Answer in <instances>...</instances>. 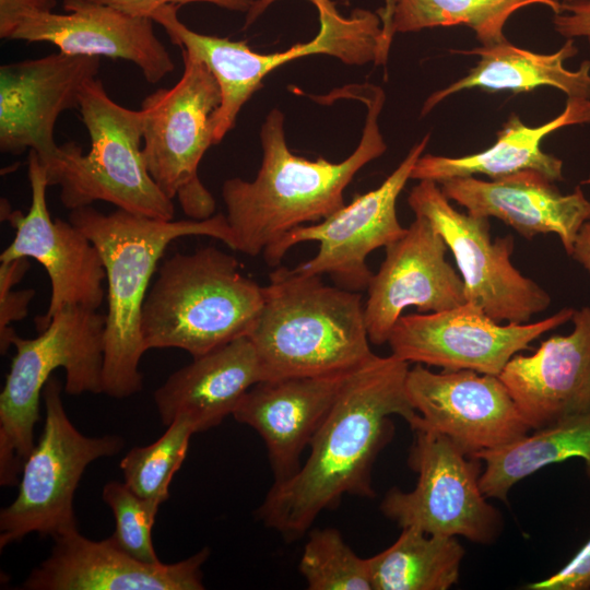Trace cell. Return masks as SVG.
<instances>
[{
  "instance_id": "f1b7e54d",
  "label": "cell",
  "mask_w": 590,
  "mask_h": 590,
  "mask_svg": "<svg viewBox=\"0 0 590 590\" xmlns=\"http://www.w3.org/2000/svg\"><path fill=\"white\" fill-rule=\"evenodd\" d=\"M533 4L545 5L554 14L560 10V0H386L378 13L392 36L464 25L475 33L482 46H492L507 40L504 27L510 16Z\"/></svg>"
},
{
  "instance_id": "6da1fadb",
  "label": "cell",
  "mask_w": 590,
  "mask_h": 590,
  "mask_svg": "<svg viewBox=\"0 0 590 590\" xmlns=\"http://www.w3.org/2000/svg\"><path fill=\"white\" fill-rule=\"evenodd\" d=\"M409 364L393 354L375 355L349 374L305 463L291 479L273 483L258 508L266 527L296 541L344 495L375 496L371 471L392 437L390 416H402L413 430L422 423L406 394Z\"/></svg>"
},
{
  "instance_id": "836d02e7",
  "label": "cell",
  "mask_w": 590,
  "mask_h": 590,
  "mask_svg": "<svg viewBox=\"0 0 590 590\" xmlns=\"http://www.w3.org/2000/svg\"><path fill=\"white\" fill-rule=\"evenodd\" d=\"M531 590H588L590 589V539L560 570L551 577L530 583Z\"/></svg>"
},
{
  "instance_id": "e575fe53",
  "label": "cell",
  "mask_w": 590,
  "mask_h": 590,
  "mask_svg": "<svg viewBox=\"0 0 590 590\" xmlns=\"http://www.w3.org/2000/svg\"><path fill=\"white\" fill-rule=\"evenodd\" d=\"M115 7L127 13L150 16L156 9L166 4L185 5L204 2L217 5L228 11L247 13L256 0H90Z\"/></svg>"
},
{
  "instance_id": "30bf717a",
  "label": "cell",
  "mask_w": 590,
  "mask_h": 590,
  "mask_svg": "<svg viewBox=\"0 0 590 590\" xmlns=\"http://www.w3.org/2000/svg\"><path fill=\"white\" fill-rule=\"evenodd\" d=\"M414 434L409 465L418 474L416 486L411 492L389 489L380 504L382 514L402 529L493 542L502 516L481 489V460L434 429L417 428Z\"/></svg>"
},
{
  "instance_id": "4fadbf2b",
  "label": "cell",
  "mask_w": 590,
  "mask_h": 590,
  "mask_svg": "<svg viewBox=\"0 0 590 590\" xmlns=\"http://www.w3.org/2000/svg\"><path fill=\"white\" fill-rule=\"evenodd\" d=\"M574 311L566 307L535 322L499 324L480 306L465 302L438 312L402 315L387 343L391 354L408 363L499 376L514 355L570 321Z\"/></svg>"
},
{
  "instance_id": "ba28073f",
  "label": "cell",
  "mask_w": 590,
  "mask_h": 590,
  "mask_svg": "<svg viewBox=\"0 0 590 590\" xmlns=\"http://www.w3.org/2000/svg\"><path fill=\"white\" fill-rule=\"evenodd\" d=\"M62 389L55 376L43 389V432L24 462L15 499L0 511L1 550L32 533L54 539L78 529L73 502L84 471L125 446L118 435H83L64 410Z\"/></svg>"
},
{
  "instance_id": "9c48e42d",
  "label": "cell",
  "mask_w": 590,
  "mask_h": 590,
  "mask_svg": "<svg viewBox=\"0 0 590 590\" xmlns=\"http://www.w3.org/2000/svg\"><path fill=\"white\" fill-rule=\"evenodd\" d=\"M180 50L184 71L178 82L142 101V152L160 190L170 200L176 198L189 219L205 220L215 214V200L200 180L198 168L214 145L221 91L208 66Z\"/></svg>"
},
{
  "instance_id": "9a60e30c",
  "label": "cell",
  "mask_w": 590,
  "mask_h": 590,
  "mask_svg": "<svg viewBox=\"0 0 590 590\" xmlns=\"http://www.w3.org/2000/svg\"><path fill=\"white\" fill-rule=\"evenodd\" d=\"M405 389L421 416L418 428L449 437L472 457L516 441L531 429L495 375L469 369L434 373L416 364L409 368Z\"/></svg>"
},
{
  "instance_id": "8d00e7d4",
  "label": "cell",
  "mask_w": 590,
  "mask_h": 590,
  "mask_svg": "<svg viewBox=\"0 0 590 590\" xmlns=\"http://www.w3.org/2000/svg\"><path fill=\"white\" fill-rule=\"evenodd\" d=\"M56 5L57 0H0V38L10 39L25 16L52 12Z\"/></svg>"
},
{
  "instance_id": "52a82bcc",
  "label": "cell",
  "mask_w": 590,
  "mask_h": 590,
  "mask_svg": "<svg viewBox=\"0 0 590 590\" xmlns=\"http://www.w3.org/2000/svg\"><path fill=\"white\" fill-rule=\"evenodd\" d=\"M91 149L60 145L48 168L49 186H60V200L71 210L105 201L117 209L158 220H173L175 208L151 177L142 152L143 111L116 103L98 79L82 88L78 108Z\"/></svg>"
},
{
  "instance_id": "cb8c5ba5",
  "label": "cell",
  "mask_w": 590,
  "mask_h": 590,
  "mask_svg": "<svg viewBox=\"0 0 590 590\" xmlns=\"http://www.w3.org/2000/svg\"><path fill=\"white\" fill-rule=\"evenodd\" d=\"M263 380L260 362L248 335L239 337L168 376L153 393L161 422L168 426L188 416L197 433L213 428L238 405L244 394Z\"/></svg>"
},
{
  "instance_id": "d6986e66",
  "label": "cell",
  "mask_w": 590,
  "mask_h": 590,
  "mask_svg": "<svg viewBox=\"0 0 590 590\" xmlns=\"http://www.w3.org/2000/svg\"><path fill=\"white\" fill-rule=\"evenodd\" d=\"M66 13H34L21 20L10 39L50 43L69 55L134 63L150 84L175 69L150 16L134 15L90 0H63Z\"/></svg>"
},
{
  "instance_id": "603a6c76",
  "label": "cell",
  "mask_w": 590,
  "mask_h": 590,
  "mask_svg": "<svg viewBox=\"0 0 590 590\" xmlns=\"http://www.w3.org/2000/svg\"><path fill=\"white\" fill-rule=\"evenodd\" d=\"M349 374L261 380L244 394L232 415L263 439L273 483L298 472L302 452L329 414Z\"/></svg>"
},
{
  "instance_id": "83f0119b",
  "label": "cell",
  "mask_w": 590,
  "mask_h": 590,
  "mask_svg": "<svg viewBox=\"0 0 590 590\" xmlns=\"http://www.w3.org/2000/svg\"><path fill=\"white\" fill-rule=\"evenodd\" d=\"M463 555L456 536L404 528L392 545L368 558L373 590H447L459 579Z\"/></svg>"
},
{
  "instance_id": "d4e9b609",
  "label": "cell",
  "mask_w": 590,
  "mask_h": 590,
  "mask_svg": "<svg viewBox=\"0 0 590 590\" xmlns=\"http://www.w3.org/2000/svg\"><path fill=\"white\" fill-rule=\"evenodd\" d=\"M580 123H590V99L567 98L558 116L536 127L527 126L519 116L511 114L488 149L460 157L422 154L413 167L411 179L437 184L474 175L496 179L523 169H534L553 181L563 180V162L543 152L541 143L547 134Z\"/></svg>"
},
{
  "instance_id": "3957f363",
  "label": "cell",
  "mask_w": 590,
  "mask_h": 590,
  "mask_svg": "<svg viewBox=\"0 0 590 590\" xmlns=\"http://www.w3.org/2000/svg\"><path fill=\"white\" fill-rule=\"evenodd\" d=\"M69 221L97 248L106 273L103 393L122 399L141 391L144 354L141 317L151 280L167 246L185 236H209L234 249L226 215L205 220H158L117 209L103 213L92 205L70 211Z\"/></svg>"
},
{
  "instance_id": "ac0fdd59",
  "label": "cell",
  "mask_w": 590,
  "mask_h": 590,
  "mask_svg": "<svg viewBox=\"0 0 590 590\" xmlns=\"http://www.w3.org/2000/svg\"><path fill=\"white\" fill-rule=\"evenodd\" d=\"M49 556L21 585L23 590H201L210 550L172 563L141 562L115 541L83 536L74 529L54 538Z\"/></svg>"
},
{
  "instance_id": "44dd1931",
  "label": "cell",
  "mask_w": 590,
  "mask_h": 590,
  "mask_svg": "<svg viewBox=\"0 0 590 590\" xmlns=\"http://www.w3.org/2000/svg\"><path fill=\"white\" fill-rule=\"evenodd\" d=\"M567 335H553L531 355L516 354L499 378L531 429L590 413V306L574 311Z\"/></svg>"
},
{
  "instance_id": "1f68e13d",
  "label": "cell",
  "mask_w": 590,
  "mask_h": 590,
  "mask_svg": "<svg viewBox=\"0 0 590 590\" xmlns=\"http://www.w3.org/2000/svg\"><path fill=\"white\" fill-rule=\"evenodd\" d=\"M102 498L113 511L115 532L111 535L118 545L141 562L160 563L152 529L161 505L139 496L119 481L107 482Z\"/></svg>"
},
{
  "instance_id": "f546056e",
  "label": "cell",
  "mask_w": 590,
  "mask_h": 590,
  "mask_svg": "<svg viewBox=\"0 0 590 590\" xmlns=\"http://www.w3.org/2000/svg\"><path fill=\"white\" fill-rule=\"evenodd\" d=\"M196 433L188 416L175 417L158 439L131 448L120 460L123 482L139 496L162 505L169 498V485Z\"/></svg>"
},
{
  "instance_id": "5b68a950",
  "label": "cell",
  "mask_w": 590,
  "mask_h": 590,
  "mask_svg": "<svg viewBox=\"0 0 590 590\" xmlns=\"http://www.w3.org/2000/svg\"><path fill=\"white\" fill-rule=\"evenodd\" d=\"M263 305V286L237 259L206 246L176 252L157 268L141 317L145 351L180 349L192 357L247 335Z\"/></svg>"
},
{
  "instance_id": "4316f807",
  "label": "cell",
  "mask_w": 590,
  "mask_h": 590,
  "mask_svg": "<svg viewBox=\"0 0 590 590\" xmlns=\"http://www.w3.org/2000/svg\"><path fill=\"white\" fill-rule=\"evenodd\" d=\"M484 461L480 486L488 498L506 500L510 488L540 469L569 458L585 461L590 480V413L573 415L535 429L503 447L474 456Z\"/></svg>"
},
{
  "instance_id": "277c9868",
  "label": "cell",
  "mask_w": 590,
  "mask_h": 590,
  "mask_svg": "<svg viewBox=\"0 0 590 590\" xmlns=\"http://www.w3.org/2000/svg\"><path fill=\"white\" fill-rule=\"evenodd\" d=\"M263 380L351 373L376 354L369 346L361 292L327 285L320 275L279 267L247 334Z\"/></svg>"
},
{
  "instance_id": "74e56055",
  "label": "cell",
  "mask_w": 590,
  "mask_h": 590,
  "mask_svg": "<svg viewBox=\"0 0 590 590\" xmlns=\"http://www.w3.org/2000/svg\"><path fill=\"white\" fill-rule=\"evenodd\" d=\"M570 256L590 274V220L578 231Z\"/></svg>"
},
{
  "instance_id": "d590c367",
  "label": "cell",
  "mask_w": 590,
  "mask_h": 590,
  "mask_svg": "<svg viewBox=\"0 0 590 590\" xmlns=\"http://www.w3.org/2000/svg\"><path fill=\"white\" fill-rule=\"evenodd\" d=\"M554 30L566 39L590 42V0H560V10L553 17Z\"/></svg>"
},
{
  "instance_id": "484cf974",
  "label": "cell",
  "mask_w": 590,
  "mask_h": 590,
  "mask_svg": "<svg viewBox=\"0 0 590 590\" xmlns=\"http://www.w3.org/2000/svg\"><path fill=\"white\" fill-rule=\"evenodd\" d=\"M456 52L476 55L480 60L465 76L434 92L425 101L422 116L446 97L475 87L489 92L520 93L531 92L539 86H552L565 93L567 98L590 99V61H582L577 70H569L564 64L578 52L574 39H566L553 54H536L508 40Z\"/></svg>"
},
{
  "instance_id": "ffe728a7",
  "label": "cell",
  "mask_w": 590,
  "mask_h": 590,
  "mask_svg": "<svg viewBox=\"0 0 590 590\" xmlns=\"http://www.w3.org/2000/svg\"><path fill=\"white\" fill-rule=\"evenodd\" d=\"M179 9L180 5L166 4L156 9L150 17L164 28L174 45L205 63L215 76L221 104L214 115V145L235 127L240 109L271 71L308 55L326 54L343 60L350 54L347 34L333 23H320L316 37L307 43L264 55L253 51L245 40L234 42L190 30L179 20Z\"/></svg>"
},
{
  "instance_id": "f35d334b",
  "label": "cell",
  "mask_w": 590,
  "mask_h": 590,
  "mask_svg": "<svg viewBox=\"0 0 590 590\" xmlns=\"http://www.w3.org/2000/svg\"><path fill=\"white\" fill-rule=\"evenodd\" d=\"M278 0H256L246 13L245 26H250L273 2ZM311 2L315 7L323 2L324 0H307Z\"/></svg>"
},
{
  "instance_id": "7402d4cb",
  "label": "cell",
  "mask_w": 590,
  "mask_h": 590,
  "mask_svg": "<svg viewBox=\"0 0 590 590\" xmlns=\"http://www.w3.org/2000/svg\"><path fill=\"white\" fill-rule=\"evenodd\" d=\"M438 185L468 213L496 217L527 239L555 234L569 256L578 231L590 220V200L579 186L563 194L553 180L534 169L491 180L457 177Z\"/></svg>"
},
{
  "instance_id": "5bb4252c",
  "label": "cell",
  "mask_w": 590,
  "mask_h": 590,
  "mask_svg": "<svg viewBox=\"0 0 590 590\" xmlns=\"http://www.w3.org/2000/svg\"><path fill=\"white\" fill-rule=\"evenodd\" d=\"M31 205L26 214L1 201V219L15 229L12 243L1 252V262L17 258L34 259L46 270L51 285L47 311L35 318L38 332L45 330L59 310L80 306L97 310L104 299L106 279L102 257L90 240L70 221L51 219L46 191L47 172L37 153L27 157Z\"/></svg>"
},
{
  "instance_id": "ab89813d",
  "label": "cell",
  "mask_w": 590,
  "mask_h": 590,
  "mask_svg": "<svg viewBox=\"0 0 590 590\" xmlns=\"http://www.w3.org/2000/svg\"><path fill=\"white\" fill-rule=\"evenodd\" d=\"M581 185H590V175L588 176L587 179L581 181Z\"/></svg>"
},
{
  "instance_id": "d6a6232c",
  "label": "cell",
  "mask_w": 590,
  "mask_h": 590,
  "mask_svg": "<svg viewBox=\"0 0 590 590\" xmlns=\"http://www.w3.org/2000/svg\"><path fill=\"white\" fill-rule=\"evenodd\" d=\"M30 266L28 258L1 262L0 266V347L2 354L7 353L12 345L11 340L15 334L10 324L26 317L28 305L35 295L32 288L13 290Z\"/></svg>"
},
{
  "instance_id": "4dcf8cb0",
  "label": "cell",
  "mask_w": 590,
  "mask_h": 590,
  "mask_svg": "<svg viewBox=\"0 0 590 590\" xmlns=\"http://www.w3.org/2000/svg\"><path fill=\"white\" fill-rule=\"evenodd\" d=\"M309 590H373L369 559L333 528L310 531L298 564Z\"/></svg>"
},
{
  "instance_id": "7a4b0ae2",
  "label": "cell",
  "mask_w": 590,
  "mask_h": 590,
  "mask_svg": "<svg viewBox=\"0 0 590 590\" xmlns=\"http://www.w3.org/2000/svg\"><path fill=\"white\" fill-rule=\"evenodd\" d=\"M333 95L367 107L357 148L339 163L297 156L287 146L282 111L272 109L260 129L263 154L256 178H229L222 185L234 250L258 256L288 232L327 219L345 205L343 191L357 172L386 151L378 127L384 91L371 84L347 85Z\"/></svg>"
},
{
  "instance_id": "8fae6325",
  "label": "cell",
  "mask_w": 590,
  "mask_h": 590,
  "mask_svg": "<svg viewBox=\"0 0 590 590\" xmlns=\"http://www.w3.org/2000/svg\"><path fill=\"white\" fill-rule=\"evenodd\" d=\"M408 203L415 215L432 223L452 252L467 302L480 306L497 322H530L548 308L550 294L511 263V235L492 239L487 217L458 211L432 180H418Z\"/></svg>"
},
{
  "instance_id": "e0dca14e",
  "label": "cell",
  "mask_w": 590,
  "mask_h": 590,
  "mask_svg": "<svg viewBox=\"0 0 590 590\" xmlns=\"http://www.w3.org/2000/svg\"><path fill=\"white\" fill-rule=\"evenodd\" d=\"M386 257L367 287L364 317L369 341L388 342L406 307L438 312L467 302L464 283L447 261L449 250L441 235L422 215L389 244Z\"/></svg>"
},
{
  "instance_id": "8992f818",
  "label": "cell",
  "mask_w": 590,
  "mask_h": 590,
  "mask_svg": "<svg viewBox=\"0 0 590 590\" xmlns=\"http://www.w3.org/2000/svg\"><path fill=\"white\" fill-rule=\"evenodd\" d=\"M106 315L70 306L52 316L34 339L16 333L10 370L0 394V484L17 485L35 446L39 400L54 370L66 371L70 396L103 393Z\"/></svg>"
},
{
  "instance_id": "2e32d148",
  "label": "cell",
  "mask_w": 590,
  "mask_h": 590,
  "mask_svg": "<svg viewBox=\"0 0 590 590\" xmlns=\"http://www.w3.org/2000/svg\"><path fill=\"white\" fill-rule=\"evenodd\" d=\"M101 58L61 51L0 67V151L37 153L48 169L60 155L54 131L59 116L79 108L83 86Z\"/></svg>"
},
{
  "instance_id": "7c38bea8",
  "label": "cell",
  "mask_w": 590,
  "mask_h": 590,
  "mask_svg": "<svg viewBox=\"0 0 590 590\" xmlns=\"http://www.w3.org/2000/svg\"><path fill=\"white\" fill-rule=\"evenodd\" d=\"M428 141L429 134H426L414 144L378 188L357 196L318 224L303 225L285 234L262 252L266 262L276 267L293 246L318 241L317 253L293 268L296 272L328 274L342 288L367 290L374 275L366 263L367 256L380 247L386 248L406 229L398 220L397 199L411 179L413 167Z\"/></svg>"
}]
</instances>
